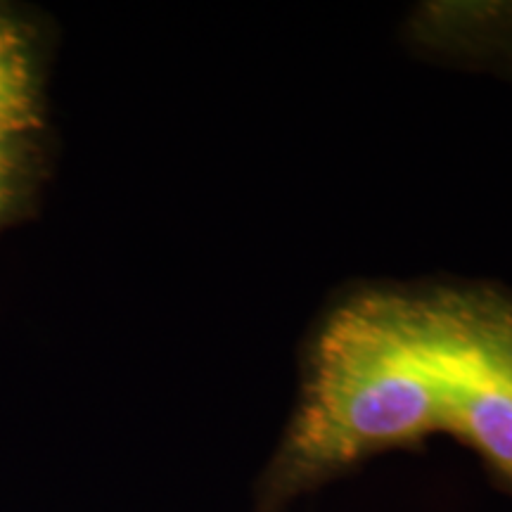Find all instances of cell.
I'll list each match as a JSON object with an SVG mask.
<instances>
[{"label": "cell", "instance_id": "1", "mask_svg": "<svg viewBox=\"0 0 512 512\" xmlns=\"http://www.w3.org/2000/svg\"><path fill=\"white\" fill-rule=\"evenodd\" d=\"M437 432V373L418 294H356L313 337L297 413L268 472L264 503H285L375 453Z\"/></svg>", "mask_w": 512, "mask_h": 512}, {"label": "cell", "instance_id": "2", "mask_svg": "<svg viewBox=\"0 0 512 512\" xmlns=\"http://www.w3.org/2000/svg\"><path fill=\"white\" fill-rule=\"evenodd\" d=\"M38 124L34 60L24 36L0 15V150H17Z\"/></svg>", "mask_w": 512, "mask_h": 512}, {"label": "cell", "instance_id": "3", "mask_svg": "<svg viewBox=\"0 0 512 512\" xmlns=\"http://www.w3.org/2000/svg\"><path fill=\"white\" fill-rule=\"evenodd\" d=\"M17 178V150H0V216L8 209L15 195Z\"/></svg>", "mask_w": 512, "mask_h": 512}]
</instances>
